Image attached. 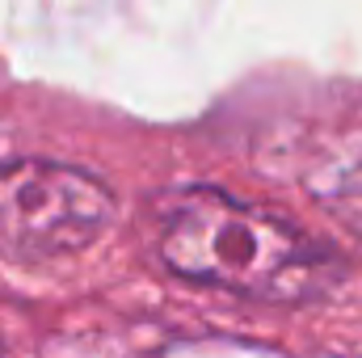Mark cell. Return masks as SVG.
Returning a JSON list of instances; mask_svg holds the SVG:
<instances>
[{
    "instance_id": "1",
    "label": "cell",
    "mask_w": 362,
    "mask_h": 358,
    "mask_svg": "<svg viewBox=\"0 0 362 358\" xmlns=\"http://www.w3.org/2000/svg\"><path fill=\"white\" fill-rule=\"evenodd\" d=\"M165 266L232 295L295 304L333 278V253L291 219L236 202L223 190H181L156 211Z\"/></svg>"
},
{
    "instance_id": "2",
    "label": "cell",
    "mask_w": 362,
    "mask_h": 358,
    "mask_svg": "<svg viewBox=\"0 0 362 358\" xmlns=\"http://www.w3.org/2000/svg\"><path fill=\"white\" fill-rule=\"evenodd\" d=\"M114 219V194L85 169L8 156L0 161V258L55 262L85 253Z\"/></svg>"
}]
</instances>
